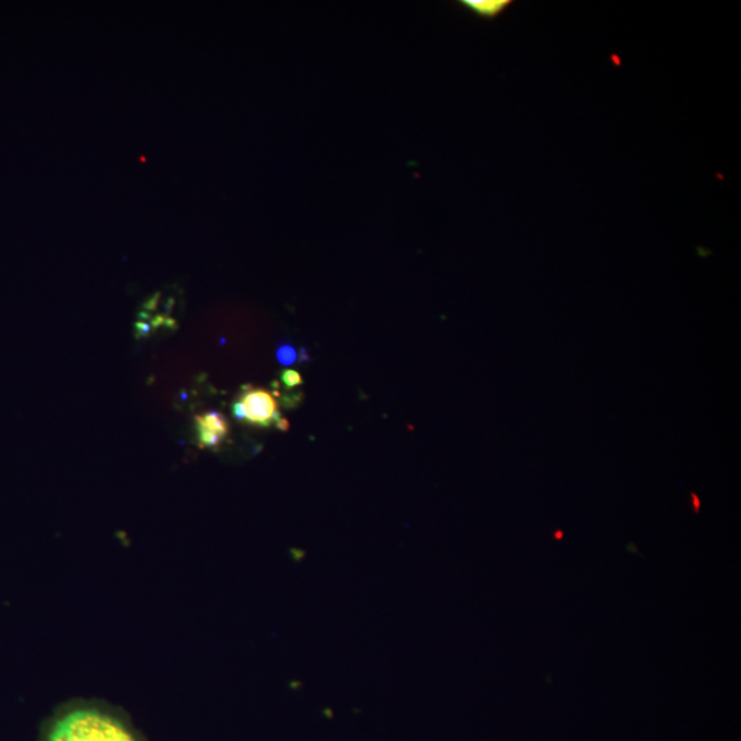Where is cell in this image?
<instances>
[{
    "label": "cell",
    "mask_w": 741,
    "mask_h": 741,
    "mask_svg": "<svg viewBox=\"0 0 741 741\" xmlns=\"http://www.w3.org/2000/svg\"><path fill=\"white\" fill-rule=\"evenodd\" d=\"M277 428L281 430H287L288 429V422L286 419H281L280 422L276 423Z\"/></svg>",
    "instance_id": "obj_8"
},
{
    "label": "cell",
    "mask_w": 741,
    "mask_h": 741,
    "mask_svg": "<svg viewBox=\"0 0 741 741\" xmlns=\"http://www.w3.org/2000/svg\"><path fill=\"white\" fill-rule=\"evenodd\" d=\"M554 539L558 541L564 539V532H561V530H558V532H555Z\"/></svg>",
    "instance_id": "obj_9"
},
{
    "label": "cell",
    "mask_w": 741,
    "mask_h": 741,
    "mask_svg": "<svg viewBox=\"0 0 741 741\" xmlns=\"http://www.w3.org/2000/svg\"><path fill=\"white\" fill-rule=\"evenodd\" d=\"M276 357L281 365L292 366L297 361V351L291 345H282L281 348L277 349Z\"/></svg>",
    "instance_id": "obj_5"
},
{
    "label": "cell",
    "mask_w": 741,
    "mask_h": 741,
    "mask_svg": "<svg viewBox=\"0 0 741 741\" xmlns=\"http://www.w3.org/2000/svg\"><path fill=\"white\" fill-rule=\"evenodd\" d=\"M198 443L201 448H219L229 437L230 424L224 415L215 411L205 412L196 417Z\"/></svg>",
    "instance_id": "obj_3"
},
{
    "label": "cell",
    "mask_w": 741,
    "mask_h": 741,
    "mask_svg": "<svg viewBox=\"0 0 741 741\" xmlns=\"http://www.w3.org/2000/svg\"><path fill=\"white\" fill-rule=\"evenodd\" d=\"M282 382L288 391H292V388L302 385V376L296 370H285L282 372Z\"/></svg>",
    "instance_id": "obj_6"
},
{
    "label": "cell",
    "mask_w": 741,
    "mask_h": 741,
    "mask_svg": "<svg viewBox=\"0 0 741 741\" xmlns=\"http://www.w3.org/2000/svg\"><path fill=\"white\" fill-rule=\"evenodd\" d=\"M690 497H691L693 512L699 514V511H701V507H702L701 498H699L697 494L693 493V492H691Z\"/></svg>",
    "instance_id": "obj_7"
},
{
    "label": "cell",
    "mask_w": 741,
    "mask_h": 741,
    "mask_svg": "<svg viewBox=\"0 0 741 741\" xmlns=\"http://www.w3.org/2000/svg\"><path fill=\"white\" fill-rule=\"evenodd\" d=\"M462 7L483 18H496L511 2L509 0H462Z\"/></svg>",
    "instance_id": "obj_4"
},
{
    "label": "cell",
    "mask_w": 741,
    "mask_h": 741,
    "mask_svg": "<svg viewBox=\"0 0 741 741\" xmlns=\"http://www.w3.org/2000/svg\"><path fill=\"white\" fill-rule=\"evenodd\" d=\"M233 413L240 422L259 428H270L282 419L276 397L265 388L251 386L242 391L234 403Z\"/></svg>",
    "instance_id": "obj_2"
},
{
    "label": "cell",
    "mask_w": 741,
    "mask_h": 741,
    "mask_svg": "<svg viewBox=\"0 0 741 741\" xmlns=\"http://www.w3.org/2000/svg\"><path fill=\"white\" fill-rule=\"evenodd\" d=\"M49 741H135L123 725L97 712H75L58 721Z\"/></svg>",
    "instance_id": "obj_1"
}]
</instances>
